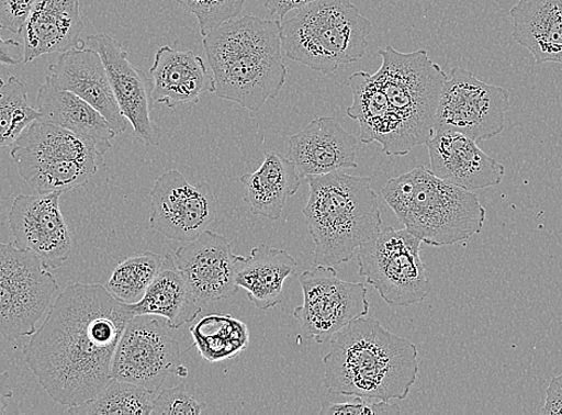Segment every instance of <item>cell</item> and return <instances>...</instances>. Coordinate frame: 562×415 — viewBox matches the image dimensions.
<instances>
[{
	"label": "cell",
	"mask_w": 562,
	"mask_h": 415,
	"mask_svg": "<svg viewBox=\"0 0 562 415\" xmlns=\"http://www.w3.org/2000/svg\"><path fill=\"white\" fill-rule=\"evenodd\" d=\"M133 317L105 287L77 283L49 306L23 355L40 385L63 406H79L109 384L117 344Z\"/></svg>",
	"instance_id": "obj_1"
},
{
	"label": "cell",
	"mask_w": 562,
	"mask_h": 415,
	"mask_svg": "<svg viewBox=\"0 0 562 415\" xmlns=\"http://www.w3.org/2000/svg\"><path fill=\"white\" fill-rule=\"evenodd\" d=\"M329 344L324 384L333 395L405 400L417 381V346L384 328L378 318L351 321Z\"/></svg>",
	"instance_id": "obj_2"
},
{
	"label": "cell",
	"mask_w": 562,
	"mask_h": 415,
	"mask_svg": "<svg viewBox=\"0 0 562 415\" xmlns=\"http://www.w3.org/2000/svg\"><path fill=\"white\" fill-rule=\"evenodd\" d=\"M203 44L218 98L259 112L279 97L288 77L280 21L234 19L204 36Z\"/></svg>",
	"instance_id": "obj_3"
},
{
	"label": "cell",
	"mask_w": 562,
	"mask_h": 415,
	"mask_svg": "<svg viewBox=\"0 0 562 415\" xmlns=\"http://www.w3.org/2000/svg\"><path fill=\"white\" fill-rule=\"evenodd\" d=\"M306 182L310 198L302 213L315 244L314 267L349 262L361 245L381 232L379 195L371 178L334 171Z\"/></svg>",
	"instance_id": "obj_4"
},
{
	"label": "cell",
	"mask_w": 562,
	"mask_h": 415,
	"mask_svg": "<svg viewBox=\"0 0 562 415\" xmlns=\"http://www.w3.org/2000/svg\"><path fill=\"white\" fill-rule=\"evenodd\" d=\"M381 194L405 229L428 246L459 244L484 229L486 210L479 198L423 165L387 181Z\"/></svg>",
	"instance_id": "obj_5"
},
{
	"label": "cell",
	"mask_w": 562,
	"mask_h": 415,
	"mask_svg": "<svg viewBox=\"0 0 562 415\" xmlns=\"http://www.w3.org/2000/svg\"><path fill=\"white\" fill-rule=\"evenodd\" d=\"M371 31L372 22L350 0H316L280 22L286 57L324 75L363 58Z\"/></svg>",
	"instance_id": "obj_6"
},
{
	"label": "cell",
	"mask_w": 562,
	"mask_h": 415,
	"mask_svg": "<svg viewBox=\"0 0 562 415\" xmlns=\"http://www.w3.org/2000/svg\"><path fill=\"white\" fill-rule=\"evenodd\" d=\"M380 56L382 66L373 77L417 145H425L434 136L441 89L449 78L447 72L424 48L403 53L386 46Z\"/></svg>",
	"instance_id": "obj_7"
},
{
	"label": "cell",
	"mask_w": 562,
	"mask_h": 415,
	"mask_svg": "<svg viewBox=\"0 0 562 415\" xmlns=\"http://www.w3.org/2000/svg\"><path fill=\"white\" fill-rule=\"evenodd\" d=\"M422 240L393 226L373 235L358 248L359 276L391 306H408L427 299L432 290L422 260Z\"/></svg>",
	"instance_id": "obj_8"
},
{
	"label": "cell",
	"mask_w": 562,
	"mask_h": 415,
	"mask_svg": "<svg viewBox=\"0 0 562 415\" xmlns=\"http://www.w3.org/2000/svg\"><path fill=\"white\" fill-rule=\"evenodd\" d=\"M58 291L56 277L33 251L0 244V336L32 337Z\"/></svg>",
	"instance_id": "obj_9"
},
{
	"label": "cell",
	"mask_w": 562,
	"mask_h": 415,
	"mask_svg": "<svg viewBox=\"0 0 562 415\" xmlns=\"http://www.w3.org/2000/svg\"><path fill=\"white\" fill-rule=\"evenodd\" d=\"M510 103V91L506 88L485 83L471 71L453 68L441 89L435 132H458L476 143L491 141L504 131Z\"/></svg>",
	"instance_id": "obj_10"
},
{
	"label": "cell",
	"mask_w": 562,
	"mask_h": 415,
	"mask_svg": "<svg viewBox=\"0 0 562 415\" xmlns=\"http://www.w3.org/2000/svg\"><path fill=\"white\" fill-rule=\"evenodd\" d=\"M303 303L293 311L302 325L303 336L325 344L351 321L368 316V290L338 277L336 267L316 266L299 277Z\"/></svg>",
	"instance_id": "obj_11"
},
{
	"label": "cell",
	"mask_w": 562,
	"mask_h": 415,
	"mask_svg": "<svg viewBox=\"0 0 562 415\" xmlns=\"http://www.w3.org/2000/svg\"><path fill=\"white\" fill-rule=\"evenodd\" d=\"M181 355L179 341L153 315L133 316L117 344L112 378L157 394L170 374L189 377Z\"/></svg>",
	"instance_id": "obj_12"
},
{
	"label": "cell",
	"mask_w": 562,
	"mask_h": 415,
	"mask_svg": "<svg viewBox=\"0 0 562 415\" xmlns=\"http://www.w3.org/2000/svg\"><path fill=\"white\" fill-rule=\"evenodd\" d=\"M151 229L190 244L217 217V199L206 181L192 184L178 170L160 176L151 190Z\"/></svg>",
	"instance_id": "obj_13"
},
{
	"label": "cell",
	"mask_w": 562,
	"mask_h": 415,
	"mask_svg": "<svg viewBox=\"0 0 562 415\" xmlns=\"http://www.w3.org/2000/svg\"><path fill=\"white\" fill-rule=\"evenodd\" d=\"M60 193L19 195L9 211L13 244L30 250L46 269L57 270L71 257L74 244L60 210Z\"/></svg>",
	"instance_id": "obj_14"
},
{
	"label": "cell",
	"mask_w": 562,
	"mask_h": 415,
	"mask_svg": "<svg viewBox=\"0 0 562 415\" xmlns=\"http://www.w3.org/2000/svg\"><path fill=\"white\" fill-rule=\"evenodd\" d=\"M86 44L101 56L119 109L133 127V136L145 146H158L162 131L151 117L153 80L128 60V53L109 34L89 35Z\"/></svg>",
	"instance_id": "obj_15"
},
{
	"label": "cell",
	"mask_w": 562,
	"mask_h": 415,
	"mask_svg": "<svg viewBox=\"0 0 562 415\" xmlns=\"http://www.w3.org/2000/svg\"><path fill=\"white\" fill-rule=\"evenodd\" d=\"M195 301L206 307L236 296L237 265L233 246L221 234L205 231L172 256Z\"/></svg>",
	"instance_id": "obj_16"
},
{
	"label": "cell",
	"mask_w": 562,
	"mask_h": 415,
	"mask_svg": "<svg viewBox=\"0 0 562 415\" xmlns=\"http://www.w3.org/2000/svg\"><path fill=\"white\" fill-rule=\"evenodd\" d=\"M349 86L353 102L347 115L358 122L361 143L378 142L386 156H405L418 146L373 75L358 71L349 78Z\"/></svg>",
	"instance_id": "obj_17"
},
{
	"label": "cell",
	"mask_w": 562,
	"mask_h": 415,
	"mask_svg": "<svg viewBox=\"0 0 562 415\" xmlns=\"http://www.w3.org/2000/svg\"><path fill=\"white\" fill-rule=\"evenodd\" d=\"M435 176L467 191L502 183L505 167L458 132L439 131L425 144Z\"/></svg>",
	"instance_id": "obj_18"
},
{
	"label": "cell",
	"mask_w": 562,
	"mask_h": 415,
	"mask_svg": "<svg viewBox=\"0 0 562 415\" xmlns=\"http://www.w3.org/2000/svg\"><path fill=\"white\" fill-rule=\"evenodd\" d=\"M86 45L60 53L48 66V76L60 89L87 101L111 124L116 135L127 130V119L119 109L109 74L101 56Z\"/></svg>",
	"instance_id": "obj_19"
},
{
	"label": "cell",
	"mask_w": 562,
	"mask_h": 415,
	"mask_svg": "<svg viewBox=\"0 0 562 415\" xmlns=\"http://www.w3.org/2000/svg\"><path fill=\"white\" fill-rule=\"evenodd\" d=\"M358 138L337 119L316 117L289 139L288 157L301 178L326 176L334 171L357 169Z\"/></svg>",
	"instance_id": "obj_20"
},
{
	"label": "cell",
	"mask_w": 562,
	"mask_h": 415,
	"mask_svg": "<svg viewBox=\"0 0 562 415\" xmlns=\"http://www.w3.org/2000/svg\"><path fill=\"white\" fill-rule=\"evenodd\" d=\"M79 0H35L23 29V63L86 45Z\"/></svg>",
	"instance_id": "obj_21"
},
{
	"label": "cell",
	"mask_w": 562,
	"mask_h": 415,
	"mask_svg": "<svg viewBox=\"0 0 562 415\" xmlns=\"http://www.w3.org/2000/svg\"><path fill=\"white\" fill-rule=\"evenodd\" d=\"M150 74L153 100L171 110L183 104H195L205 93L216 90L212 71L193 51L160 47Z\"/></svg>",
	"instance_id": "obj_22"
},
{
	"label": "cell",
	"mask_w": 562,
	"mask_h": 415,
	"mask_svg": "<svg viewBox=\"0 0 562 415\" xmlns=\"http://www.w3.org/2000/svg\"><path fill=\"white\" fill-rule=\"evenodd\" d=\"M40 117L76 133L105 155L112 149L116 133L106 119L74 92L60 89L46 75L36 97Z\"/></svg>",
	"instance_id": "obj_23"
},
{
	"label": "cell",
	"mask_w": 562,
	"mask_h": 415,
	"mask_svg": "<svg viewBox=\"0 0 562 415\" xmlns=\"http://www.w3.org/2000/svg\"><path fill=\"white\" fill-rule=\"evenodd\" d=\"M299 263L286 250L260 245L240 257L236 284L247 291L259 311H269L283 302L285 281L297 271Z\"/></svg>",
	"instance_id": "obj_24"
},
{
	"label": "cell",
	"mask_w": 562,
	"mask_h": 415,
	"mask_svg": "<svg viewBox=\"0 0 562 415\" xmlns=\"http://www.w3.org/2000/svg\"><path fill=\"white\" fill-rule=\"evenodd\" d=\"M515 42L537 65H562V0H519L512 9Z\"/></svg>",
	"instance_id": "obj_25"
},
{
	"label": "cell",
	"mask_w": 562,
	"mask_h": 415,
	"mask_svg": "<svg viewBox=\"0 0 562 415\" xmlns=\"http://www.w3.org/2000/svg\"><path fill=\"white\" fill-rule=\"evenodd\" d=\"M127 305L133 316L153 315L166 318L170 329H179L192 323L204 310L187 288L170 253L166 254L162 267L143 299Z\"/></svg>",
	"instance_id": "obj_26"
},
{
	"label": "cell",
	"mask_w": 562,
	"mask_h": 415,
	"mask_svg": "<svg viewBox=\"0 0 562 415\" xmlns=\"http://www.w3.org/2000/svg\"><path fill=\"white\" fill-rule=\"evenodd\" d=\"M245 186V202L256 216L277 221L281 217L288 199L296 194L301 177L288 156L278 153L265 155L257 171L239 179Z\"/></svg>",
	"instance_id": "obj_27"
},
{
	"label": "cell",
	"mask_w": 562,
	"mask_h": 415,
	"mask_svg": "<svg viewBox=\"0 0 562 415\" xmlns=\"http://www.w3.org/2000/svg\"><path fill=\"white\" fill-rule=\"evenodd\" d=\"M103 154L76 133L38 117L12 145L13 162L20 160H104Z\"/></svg>",
	"instance_id": "obj_28"
},
{
	"label": "cell",
	"mask_w": 562,
	"mask_h": 415,
	"mask_svg": "<svg viewBox=\"0 0 562 415\" xmlns=\"http://www.w3.org/2000/svg\"><path fill=\"white\" fill-rule=\"evenodd\" d=\"M16 166L36 193L63 194L89 183L104 160H20Z\"/></svg>",
	"instance_id": "obj_29"
},
{
	"label": "cell",
	"mask_w": 562,
	"mask_h": 415,
	"mask_svg": "<svg viewBox=\"0 0 562 415\" xmlns=\"http://www.w3.org/2000/svg\"><path fill=\"white\" fill-rule=\"evenodd\" d=\"M190 332L196 350L209 363L234 359L247 351L250 343L247 325L232 315H207Z\"/></svg>",
	"instance_id": "obj_30"
},
{
	"label": "cell",
	"mask_w": 562,
	"mask_h": 415,
	"mask_svg": "<svg viewBox=\"0 0 562 415\" xmlns=\"http://www.w3.org/2000/svg\"><path fill=\"white\" fill-rule=\"evenodd\" d=\"M156 395L140 385L112 380L97 397L82 405L69 407L66 413L75 415H150Z\"/></svg>",
	"instance_id": "obj_31"
},
{
	"label": "cell",
	"mask_w": 562,
	"mask_h": 415,
	"mask_svg": "<svg viewBox=\"0 0 562 415\" xmlns=\"http://www.w3.org/2000/svg\"><path fill=\"white\" fill-rule=\"evenodd\" d=\"M164 261L165 257L157 253L136 254L115 266L104 287L119 302L135 304L143 299Z\"/></svg>",
	"instance_id": "obj_32"
},
{
	"label": "cell",
	"mask_w": 562,
	"mask_h": 415,
	"mask_svg": "<svg viewBox=\"0 0 562 415\" xmlns=\"http://www.w3.org/2000/svg\"><path fill=\"white\" fill-rule=\"evenodd\" d=\"M40 113L29 98V89L21 80L11 76L0 85V152L13 145Z\"/></svg>",
	"instance_id": "obj_33"
},
{
	"label": "cell",
	"mask_w": 562,
	"mask_h": 415,
	"mask_svg": "<svg viewBox=\"0 0 562 415\" xmlns=\"http://www.w3.org/2000/svg\"><path fill=\"white\" fill-rule=\"evenodd\" d=\"M198 20L200 34L206 36L220 25L232 21L244 10L247 0H176Z\"/></svg>",
	"instance_id": "obj_34"
},
{
	"label": "cell",
	"mask_w": 562,
	"mask_h": 415,
	"mask_svg": "<svg viewBox=\"0 0 562 415\" xmlns=\"http://www.w3.org/2000/svg\"><path fill=\"white\" fill-rule=\"evenodd\" d=\"M206 404L187 392L186 385L180 383L168 390H160L155 399L154 415H200Z\"/></svg>",
	"instance_id": "obj_35"
},
{
	"label": "cell",
	"mask_w": 562,
	"mask_h": 415,
	"mask_svg": "<svg viewBox=\"0 0 562 415\" xmlns=\"http://www.w3.org/2000/svg\"><path fill=\"white\" fill-rule=\"evenodd\" d=\"M401 410L390 401L350 396L345 403H333L324 400L321 403V415H397Z\"/></svg>",
	"instance_id": "obj_36"
},
{
	"label": "cell",
	"mask_w": 562,
	"mask_h": 415,
	"mask_svg": "<svg viewBox=\"0 0 562 415\" xmlns=\"http://www.w3.org/2000/svg\"><path fill=\"white\" fill-rule=\"evenodd\" d=\"M35 0H0V30L22 34Z\"/></svg>",
	"instance_id": "obj_37"
},
{
	"label": "cell",
	"mask_w": 562,
	"mask_h": 415,
	"mask_svg": "<svg viewBox=\"0 0 562 415\" xmlns=\"http://www.w3.org/2000/svg\"><path fill=\"white\" fill-rule=\"evenodd\" d=\"M544 415H562V373L554 377L546 392V403L541 410Z\"/></svg>",
	"instance_id": "obj_38"
},
{
	"label": "cell",
	"mask_w": 562,
	"mask_h": 415,
	"mask_svg": "<svg viewBox=\"0 0 562 415\" xmlns=\"http://www.w3.org/2000/svg\"><path fill=\"white\" fill-rule=\"evenodd\" d=\"M314 2L316 0H265V7L271 15L278 16V21L281 22L290 11L300 10Z\"/></svg>",
	"instance_id": "obj_39"
},
{
	"label": "cell",
	"mask_w": 562,
	"mask_h": 415,
	"mask_svg": "<svg viewBox=\"0 0 562 415\" xmlns=\"http://www.w3.org/2000/svg\"><path fill=\"white\" fill-rule=\"evenodd\" d=\"M20 43L15 40H5L0 35V64L19 65L23 58L19 56Z\"/></svg>",
	"instance_id": "obj_40"
},
{
	"label": "cell",
	"mask_w": 562,
	"mask_h": 415,
	"mask_svg": "<svg viewBox=\"0 0 562 415\" xmlns=\"http://www.w3.org/2000/svg\"><path fill=\"white\" fill-rule=\"evenodd\" d=\"M12 407L13 391L10 383V374L9 372H0V415L16 412Z\"/></svg>",
	"instance_id": "obj_41"
},
{
	"label": "cell",
	"mask_w": 562,
	"mask_h": 415,
	"mask_svg": "<svg viewBox=\"0 0 562 415\" xmlns=\"http://www.w3.org/2000/svg\"><path fill=\"white\" fill-rule=\"evenodd\" d=\"M3 79H2V76H0V85H3Z\"/></svg>",
	"instance_id": "obj_42"
}]
</instances>
